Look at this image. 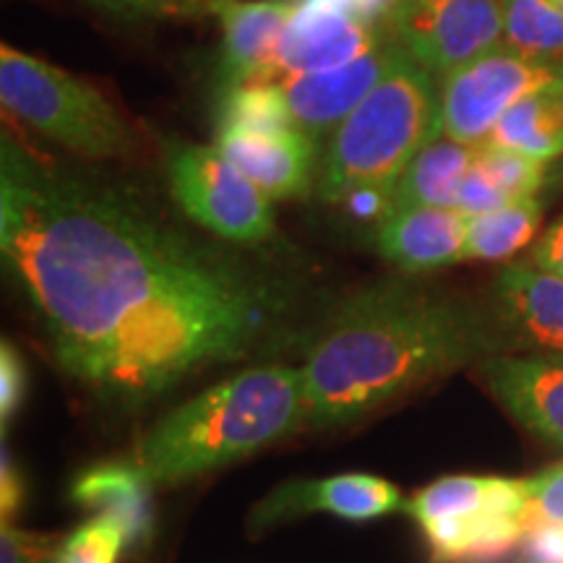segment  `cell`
I'll return each instance as SVG.
<instances>
[{
    "label": "cell",
    "mask_w": 563,
    "mask_h": 563,
    "mask_svg": "<svg viewBox=\"0 0 563 563\" xmlns=\"http://www.w3.org/2000/svg\"><path fill=\"white\" fill-rule=\"evenodd\" d=\"M435 563H496L522 545L527 481L454 475L407 498Z\"/></svg>",
    "instance_id": "6"
},
{
    "label": "cell",
    "mask_w": 563,
    "mask_h": 563,
    "mask_svg": "<svg viewBox=\"0 0 563 563\" xmlns=\"http://www.w3.org/2000/svg\"><path fill=\"white\" fill-rule=\"evenodd\" d=\"M97 3H104V5H110V9H118V11H141L144 0H97Z\"/></svg>",
    "instance_id": "34"
},
{
    "label": "cell",
    "mask_w": 563,
    "mask_h": 563,
    "mask_svg": "<svg viewBox=\"0 0 563 563\" xmlns=\"http://www.w3.org/2000/svg\"><path fill=\"white\" fill-rule=\"evenodd\" d=\"M167 178L178 207L224 241L262 243L274 232L272 199L217 146H175Z\"/></svg>",
    "instance_id": "8"
},
{
    "label": "cell",
    "mask_w": 563,
    "mask_h": 563,
    "mask_svg": "<svg viewBox=\"0 0 563 563\" xmlns=\"http://www.w3.org/2000/svg\"><path fill=\"white\" fill-rule=\"evenodd\" d=\"M553 3H555V5H559V9L563 11V0H553Z\"/></svg>",
    "instance_id": "35"
},
{
    "label": "cell",
    "mask_w": 563,
    "mask_h": 563,
    "mask_svg": "<svg viewBox=\"0 0 563 563\" xmlns=\"http://www.w3.org/2000/svg\"><path fill=\"white\" fill-rule=\"evenodd\" d=\"M407 498L397 485L376 475H334L327 481L285 483L269 493L253 511L251 525L264 527L298 519L300 514L327 511L350 522L386 517V514L405 509Z\"/></svg>",
    "instance_id": "14"
},
{
    "label": "cell",
    "mask_w": 563,
    "mask_h": 563,
    "mask_svg": "<svg viewBox=\"0 0 563 563\" xmlns=\"http://www.w3.org/2000/svg\"><path fill=\"white\" fill-rule=\"evenodd\" d=\"M306 426L300 368L262 365L214 384L154 422L129 464L150 485L191 481Z\"/></svg>",
    "instance_id": "3"
},
{
    "label": "cell",
    "mask_w": 563,
    "mask_h": 563,
    "mask_svg": "<svg viewBox=\"0 0 563 563\" xmlns=\"http://www.w3.org/2000/svg\"><path fill=\"white\" fill-rule=\"evenodd\" d=\"M0 100L19 121L84 159H115L133 150L129 125L100 89L11 45L0 47Z\"/></svg>",
    "instance_id": "5"
},
{
    "label": "cell",
    "mask_w": 563,
    "mask_h": 563,
    "mask_svg": "<svg viewBox=\"0 0 563 563\" xmlns=\"http://www.w3.org/2000/svg\"><path fill=\"white\" fill-rule=\"evenodd\" d=\"M129 543L131 538L123 525L97 514L60 545L55 563H118Z\"/></svg>",
    "instance_id": "25"
},
{
    "label": "cell",
    "mask_w": 563,
    "mask_h": 563,
    "mask_svg": "<svg viewBox=\"0 0 563 563\" xmlns=\"http://www.w3.org/2000/svg\"><path fill=\"white\" fill-rule=\"evenodd\" d=\"M470 217L460 209L405 207L378 224L376 245L405 272H433L464 258Z\"/></svg>",
    "instance_id": "16"
},
{
    "label": "cell",
    "mask_w": 563,
    "mask_h": 563,
    "mask_svg": "<svg viewBox=\"0 0 563 563\" xmlns=\"http://www.w3.org/2000/svg\"><path fill=\"white\" fill-rule=\"evenodd\" d=\"M522 563H563V525L534 522L527 527Z\"/></svg>",
    "instance_id": "29"
},
{
    "label": "cell",
    "mask_w": 563,
    "mask_h": 563,
    "mask_svg": "<svg viewBox=\"0 0 563 563\" xmlns=\"http://www.w3.org/2000/svg\"><path fill=\"white\" fill-rule=\"evenodd\" d=\"M150 483L141 477L133 464H104L89 470L74 485V498L84 506H91L102 517L115 519L125 527L131 543L150 532Z\"/></svg>",
    "instance_id": "21"
},
{
    "label": "cell",
    "mask_w": 563,
    "mask_h": 563,
    "mask_svg": "<svg viewBox=\"0 0 563 563\" xmlns=\"http://www.w3.org/2000/svg\"><path fill=\"white\" fill-rule=\"evenodd\" d=\"M538 60H563V11L553 0H506L504 42Z\"/></svg>",
    "instance_id": "23"
},
{
    "label": "cell",
    "mask_w": 563,
    "mask_h": 563,
    "mask_svg": "<svg viewBox=\"0 0 563 563\" xmlns=\"http://www.w3.org/2000/svg\"><path fill=\"white\" fill-rule=\"evenodd\" d=\"M532 264L538 266V269L563 277V220L555 222L553 228L540 238L538 245H534Z\"/></svg>",
    "instance_id": "30"
},
{
    "label": "cell",
    "mask_w": 563,
    "mask_h": 563,
    "mask_svg": "<svg viewBox=\"0 0 563 563\" xmlns=\"http://www.w3.org/2000/svg\"><path fill=\"white\" fill-rule=\"evenodd\" d=\"M405 55L329 136L316 194L361 217L391 214L410 162L441 136V84Z\"/></svg>",
    "instance_id": "4"
},
{
    "label": "cell",
    "mask_w": 563,
    "mask_h": 563,
    "mask_svg": "<svg viewBox=\"0 0 563 563\" xmlns=\"http://www.w3.org/2000/svg\"><path fill=\"white\" fill-rule=\"evenodd\" d=\"M60 545L45 534H32L3 525L0 532V563H55Z\"/></svg>",
    "instance_id": "27"
},
{
    "label": "cell",
    "mask_w": 563,
    "mask_h": 563,
    "mask_svg": "<svg viewBox=\"0 0 563 563\" xmlns=\"http://www.w3.org/2000/svg\"><path fill=\"white\" fill-rule=\"evenodd\" d=\"M534 522L563 525V464L527 481V527Z\"/></svg>",
    "instance_id": "26"
},
{
    "label": "cell",
    "mask_w": 563,
    "mask_h": 563,
    "mask_svg": "<svg viewBox=\"0 0 563 563\" xmlns=\"http://www.w3.org/2000/svg\"><path fill=\"white\" fill-rule=\"evenodd\" d=\"M0 253L68 376L141 405L249 355L272 290L102 183L3 139Z\"/></svg>",
    "instance_id": "1"
},
{
    "label": "cell",
    "mask_w": 563,
    "mask_h": 563,
    "mask_svg": "<svg viewBox=\"0 0 563 563\" xmlns=\"http://www.w3.org/2000/svg\"><path fill=\"white\" fill-rule=\"evenodd\" d=\"M384 42L378 26L361 16L350 0H295L274 81L347 66L378 51Z\"/></svg>",
    "instance_id": "10"
},
{
    "label": "cell",
    "mask_w": 563,
    "mask_h": 563,
    "mask_svg": "<svg viewBox=\"0 0 563 563\" xmlns=\"http://www.w3.org/2000/svg\"><path fill=\"white\" fill-rule=\"evenodd\" d=\"M3 504H0V509H3V522H9V517L13 511L19 509L21 504V481L16 475V470H13V462L9 452H3Z\"/></svg>",
    "instance_id": "32"
},
{
    "label": "cell",
    "mask_w": 563,
    "mask_h": 563,
    "mask_svg": "<svg viewBox=\"0 0 563 563\" xmlns=\"http://www.w3.org/2000/svg\"><path fill=\"white\" fill-rule=\"evenodd\" d=\"M214 16L222 26V89L272 84L295 0H222Z\"/></svg>",
    "instance_id": "12"
},
{
    "label": "cell",
    "mask_w": 563,
    "mask_h": 563,
    "mask_svg": "<svg viewBox=\"0 0 563 563\" xmlns=\"http://www.w3.org/2000/svg\"><path fill=\"white\" fill-rule=\"evenodd\" d=\"M496 300L517 340L563 357V277L534 264H511L498 274Z\"/></svg>",
    "instance_id": "17"
},
{
    "label": "cell",
    "mask_w": 563,
    "mask_h": 563,
    "mask_svg": "<svg viewBox=\"0 0 563 563\" xmlns=\"http://www.w3.org/2000/svg\"><path fill=\"white\" fill-rule=\"evenodd\" d=\"M405 55V47L397 40H386L378 51L363 55L347 66L274 81L279 87L282 100H285L290 125L316 141L323 133L332 136L344 118L371 95V89Z\"/></svg>",
    "instance_id": "11"
},
{
    "label": "cell",
    "mask_w": 563,
    "mask_h": 563,
    "mask_svg": "<svg viewBox=\"0 0 563 563\" xmlns=\"http://www.w3.org/2000/svg\"><path fill=\"white\" fill-rule=\"evenodd\" d=\"M483 373L514 418L563 446V357L501 355L490 357Z\"/></svg>",
    "instance_id": "15"
},
{
    "label": "cell",
    "mask_w": 563,
    "mask_h": 563,
    "mask_svg": "<svg viewBox=\"0 0 563 563\" xmlns=\"http://www.w3.org/2000/svg\"><path fill=\"white\" fill-rule=\"evenodd\" d=\"M24 391L26 371L24 363H21L19 350L3 342V347H0V418H3V426H9V420L16 415Z\"/></svg>",
    "instance_id": "28"
},
{
    "label": "cell",
    "mask_w": 563,
    "mask_h": 563,
    "mask_svg": "<svg viewBox=\"0 0 563 563\" xmlns=\"http://www.w3.org/2000/svg\"><path fill=\"white\" fill-rule=\"evenodd\" d=\"M488 144L551 162L563 154V79L532 91L501 118Z\"/></svg>",
    "instance_id": "20"
},
{
    "label": "cell",
    "mask_w": 563,
    "mask_h": 563,
    "mask_svg": "<svg viewBox=\"0 0 563 563\" xmlns=\"http://www.w3.org/2000/svg\"><path fill=\"white\" fill-rule=\"evenodd\" d=\"M563 79V60H538L498 45L441 76V136L483 146L532 91Z\"/></svg>",
    "instance_id": "7"
},
{
    "label": "cell",
    "mask_w": 563,
    "mask_h": 563,
    "mask_svg": "<svg viewBox=\"0 0 563 563\" xmlns=\"http://www.w3.org/2000/svg\"><path fill=\"white\" fill-rule=\"evenodd\" d=\"M475 154L477 146L460 144L446 136L431 141L399 178L394 188L391 211L405 207L456 209L462 180L473 165Z\"/></svg>",
    "instance_id": "19"
},
{
    "label": "cell",
    "mask_w": 563,
    "mask_h": 563,
    "mask_svg": "<svg viewBox=\"0 0 563 563\" xmlns=\"http://www.w3.org/2000/svg\"><path fill=\"white\" fill-rule=\"evenodd\" d=\"M352 5H355V11L361 13V16H365L371 21V24H382V21H386L389 24L394 11H397L399 0H350Z\"/></svg>",
    "instance_id": "33"
},
{
    "label": "cell",
    "mask_w": 563,
    "mask_h": 563,
    "mask_svg": "<svg viewBox=\"0 0 563 563\" xmlns=\"http://www.w3.org/2000/svg\"><path fill=\"white\" fill-rule=\"evenodd\" d=\"M485 329L460 300L389 279L352 295L327 321L302 365L306 426H347L435 376L460 368Z\"/></svg>",
    "instance_id": "2"
},
{
    "label": "cell",
    "mask_w": 563,
    "mask_h": 563,
    "mask_svg": "<svg viewBox=\"0 0 563 563\" xmlns=\"http://www.w3.org/2000/svg\"><path fill=\"white\" fill-rule=\"evenodd\" d=\"M220 129H292L277 84H249V87L224 89L217 131Z\"/></svg>",
    "instance_id": "24"
},
{
    "label": "cell",
    "mask_w": 563,
    "mask_h": 563,
    "mask_svg": "<svg viewBox=\"0 0 563 563\" xmlns=\"http://www.w3.org/2000/svg\"><path fill=\"white\" fill-rule=\"evenodd\" d=\"M222 0H144L141 11L162 13V16H214Z\"/></svg>",
    "instance_id": "31"
},
{
    "label": "cell",
    "mask_w": 563,
    "mask_h": 563,
    "mask_svg": "<svg viewBox=\"0 0 563 563\" xmlns=\"http://www.w3.org/2000/svg\"><path fill=\"white\" fill-rule=\"evenodd\" d=\"M543 220V201L538 196L509 203L496 211L470 217L464 258L477 262H501L532 241Z\"/></svg>",
    "instance_id": "22"
},
{
    "label": "cell",
    "mask_w": 563,
    "mask_h": 563,
    "mask_svg": "<svg viewBox=\"0 0 563 563\" xmlns=\"http://www.w3.org/2000/svg\"><path fill=\"white\" fill-rule=\"evenodd\" d=\"M506 0H399L391 40L435 76L475 60L504 42Z\"/></svg>",
    "instance_id": "9"
},
{
    "label": "cell",
    "mask_w": 563,
    "mask_h": 563,
    "mask_svg": "<svg viewBox=\"0 0 563 563\" xmlns=\"http://www.w3.org/2000/svg\"><path fill=\"white\" fill-rule=\"evenodd\" d=\"M214 146L272 201L316 186V139L298 129H220Z\"/></svg>",
    "instance_id": "13"
},
{
    "label": "cell",
    "mask_w": 563,
    "mask_h": 563,
    "mask_svg": "<svg viewBox=\"0 0 563 563\" xmlns=\"http://www.w3.org/2000/svg\"><path fill=\"white\" fill-rule=\"evenodd\" d=\"M548 162L496 144L477 146V154L464 175L456 209L467 217L496 211L509 203L538 196L545 186Z\"/></svg>",
    "instance_id": "18"
}]
</instances>
